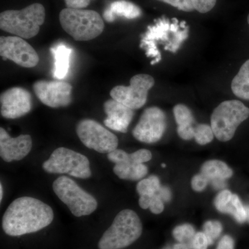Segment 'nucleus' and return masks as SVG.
Segmentation results:
<instances>
[{
	"label": "nucleus",
	"instance_id": "obj_1",
	"mask_svg": "<svg viewBox=\"0 0 249 249\" xmlns=\"http://www.w3.org/2000/svg\"><path fill=\"white\" fill-rule=\"evenodd\" d=\"M53 211L42 201L30 196L15 199L2 218V229L6 235L21 236L39 231L53 222Z\"/></svg>",
	"mask_w": 249,
	"mask_h": 249
},
{
	"label": "nucleus",
	"instance_id": "obj_2",
	"mask_svg": "<svg viewBox=\"0 0 249 249\" xmlns=\"http://www.w3.org/2000/svg\"><path fill=\"white\" fill-rule=\"evenodd\" d=\"M189 30L186 21L179 22L177 18L170 19L162 17L154 25L147 27L141 40L140 47L145 51L147 57L154 58L150 64L156 65L162 58L158 45H163L165 51L176 53L188 39Z\"/></svg>",
	"mask_w": 249,
	"mask_h": 249
},
{
	"label": "nucleus",
	"instance_id": "obj_3",
	"mask_svg": "<svg viewBox=\"0 0 249 249\" xmlns=\"http://www.w3.org/2000/svg\"><path fill=\"white\" fill-rule=\"evenodd\" d=\"M45 16V7L40 3L21 10H7L0 14V28L22 38H32L38 34Z\"/></svg>",
	"mask_w": 249,
	"mask_h": 249
},
{
	"label": "nucleus",
	"instance_id": "obj_4",
	"mask_svg": "<svg viewBox=\"0 0 249 249\" xmlns=\"http://www.w3.org/2000/svg\"><path fill=\"white\" fill-rule=\"evenodd\" d=\"M142 227L138 214L132 210H123L103 233L99 249H122L129 247L142 235Z\"/></svg>",
	"mask_w": 249,
	"mask_h": 249
},
{
	"label": "nucleus",
	"instance_id": "obj_5",
	"mask_svg": "<svg viewBox=\"0 0 249 249\" xmlns=\"http://www.w3.org/2000/svg\"><path fill=\"white\" fill-rule=\"evenodd\" d=\"M60 24L76 41H89L98 37L104 30L101 15L93 10L62 9L59 15Z\"/></svg>",
	"mask_w": 249,
	"mask_h": 249
},
{
	"label": "nucleus",
	"instance_id": "obj_6",
	"mask_svg": "<svg viewBox=\"0 0 249 249\" xmlns=\"http://www.w3.org/2000/svg\"><path fill=\"white\" fill-rule=\"evenodd\" d=\"M249 117V108L238 100L225 101L214 109L211 126L214 137L222 142L231 140L237 127Z\"/></svg>",
	"mask_w": 249,
	"mask_h": 249
},
{
	"label": "nucleus",
	"instance_id": "obj_7",
	"mask_svg": "<svg viewBox=\"0 0 249 249\" xmlns=\"http://www.w3.org/2000/svg\"><path fill=\"white\" fill-rule=\"evenodd\" d=\"M53 190L76 217L89 215L97 209L96 199L71 178L61 176L56 178L53 183Z\"/></svg>",
	"mask_w": 249,
	"mask_h": 249
},
{
	"label": "nucleus",
	"instance_id": "obj_8",
	"mask_svg": "<svg viewBox=\"0 0 249 249\" xmlns=\"http://www.w3.org/2000/svg\"><path fill=\"white\" fill-rule=\"evenodd\" d=\"M42 168L50 174H68L80 178L91 176L89 160L86 156L66 147L55 149L44 162Z\"/></svg>",
	"mask_w": 249,
	"mask_h": 249
},
{
	"label": "nucleus",
	"instance_id": "obj_9",
	"mask_svg": "<svg viewBox=\"0 0 249 249\" xmlns=\"http://www.w3.org/2000/svg\"><path fill=\"white\" fill-rule=\"evenodd\" d=\"M76 133L88 148L102 154H109L117 149L119 139L115 134L92 119H83L76 126Z\"/></svg>",
	"mask_w": 249,
	"mask_h": 249
},
{
	"label": "nucleus",
	"instance_id": "obj_10",
	"mask_svg": "<svg viewBox=\"0 0 249 249\" xmlns=\"http://www.w3.org/2000/svg\"><path fill=\"white\" fill-rule=\"evenodd\" d=\"M153 77L148 74H137L130 79L129 86L114 87L110 91L112 99L130 109H138L145 106L150 89L155 85Z\"/></svg>",
	"mask_w": 249,
	"mask_h": 249
},
{
	"label": "nucleus",
	"instance_id": "obj_11",
	"mask_svg": "<svg viewBox=\"0 0 249 249\" xmlns=\"http://www.w3.org/2000/svg\"><path fill=\"white\" fill-rule=\"evenodd\" d=\"M167 127L164 111L158 107H150L143 111L132 135L139 142L155 143L163 137Z\"/></svg>",
	"mask_w": 249,
	"mask_h": 249
},
{
	"label": "nucleus",
	"instance_id": "obj_12",
	"mask_svg": "<svg viewBox=\"0 0 249 249\" xmlns=\"http://www.w3.org/2000/svg\"><path fill=\"white\" fill-rule=\"evenodd\" d=\"M0 55L4 60H11L24 68L36 67L40 60L34 47L18 36L0 37Z\"/></svg>",
	"mask_w": 249,
	"mask_h": 249
},
{
	"label": "nucleus",
	"instance_id": "obj_13",
	"mask_svg": "<svg viewBox=\"0 0 249 249\" xmlns=\"http://www.w3.org/2000/svg\"><path fill=\"white\" fill-rule=\"evenodd\" d=\"M33 89L41 102L48 107H67L71 102L72 86L67 82L38 80L33 85Z\"/></svg>",
	"mask_w": 249,
	"mask_h": 249
},
{
	"label": "nucleus",
	"instance_id": "obj_14",
	"mask_svg": "<svg viewBox=\"0 0 249 249\" xmlns=\"http://www.w3.org/2000/svg\"><path fill=\"white\" fill-rule=\"evenodd\" d=\"M1 115L5 119H16L26 115L32 108L31 93L22 88H13L0 96Z\"/></svg>",
	"mask_w": 249,
	"mask_h": 249
},
{
	"label": "nucleus",
	"instance_id": "obj_15",
	"mask_svg": "<svg viewBox=\"0 0 249 249\" xmlns=\"http://www.w3.org/2000/svg\"><path fill=\"white\" fill-rule=\"evenodd\" d=\"M31 148L30 135L22 134L13 138L3 127L0 128V156L4 161L22 160L29 155Z\"/></svg>",
	"mask_w": 249,
	"mask_h": 249
},
{
	"label": "nucleus",
	"instance_id": "obj_16",
	"mask_svg": "<svg viewBox=\"0 0 249 249\" xmlns=\"http://www.w3.org/2000/svg\"><path fill=\"white\" fill-rule=\"evenodd\" d=\"M107 159L115 164L113 171L121 179L138 181L148 173L146 165L135 163L131 160L129 154L120 149L107 154Z\"/></svg>",
	"mask_w": 249,
	"mask_h": 249
},
{
	"label": "nucleus",
	"instance_id": "obj_17",
	"mask_svg": "<svg viewBox=\"0 0 249 249\" xmlns=\"http://www.w3.org/2000/svg\"><path fill=\"white\" fill-rule=\"evenodd\" d=\"M107 119L104 124L108 128L126 133L134 116L133 109L126 107L114 99L108 100L103 105Z\"/></svg>",
	"mask_w": 249,
	"mask_h": 249
},
{
	"label": "nucleus",
	"instance_id": "obj_18",
	"mask_svg": "<svg viewBox=\"0 0 249 249\" xmlns=\"http://www.w3.org/2000/svg\"><path fill=\"white\" fill-rule=\"evenodd\" d=\"M142 15V9L137 5L126 0H118L108 6L103 16L107 22H112L118 17L132 19L140 17Z\"/></svg>",
	"mask_w": 249,
	"mask_h": 249
},
{
	"label": "nucleus",
	"instance_id": "obj_19",
	"mask_svg": "<svg viewBox=\"0 0 249 249\" xmlns=\"http://www.w3.org/2000/svg\"><path fill=\"white\" fill-rule=\"evenodd\" d=\"M201 174L209 179V182L231 178L233 172L227 163L219 160H209L205 162L201 168Z\"/></svg>",
	"mask_w": 249,
	"mask_h": 249
},
{
	"label": "nucleus",
	"instance_id": "obj_20",
	"mask_svg": "<svg viewBox=\"0 0 249 249\" xmlns=\"http://www.w3.org/2000/svg\"><path fill=\"white\" fill-rule=\"evenodd\" d=\"M54 57L53 76L56 79L65 78L70 69L71 49L65 45H59L51 49Z\"/></svg>",
	"mask_w": 249,
	"mask_h": 249
},
{
	"label": "nucleus",
	"instance_id": "obj_21",
	"mask_svg": "<svg viewBox=\"0 0 249 249\" xmlns=\"http://www.w3.org/2000/svg\"><path fill=\"white\" fill-rule=\"evenodd\" d=\"M231 90L237 97L249 101V60L242 65L232 79Z\"/></svg>",
	"mask_w": 249,
	"mask_h": 249
},
{
	"label": "nucleus",
	"instance_id": "obj_22",
	"mask_svg": "<svg viewBox=\"0 0 249 249\" xmlns=\"http://www.w3.org/2000/svg\"><path fill=\"white\" fill-rule=\"evenodd\" d=\"M160 178L155 175L148 178H143L137 185V191L139 193V199L146 201L150 204L152 196L160 192Z\"/></svg>",
	"mask_w": 249,
	"mask_h": 249
},
{
	"label": "nucleus",
	"instance_id": "obj_23",
	"mask_svg": "<svg viewBox=\"0 0 249 249\" xmlns=\"http://www.w3.org/2000/svg\"><path fill=\"white\" fill-rule=\"evenodd\" d=\"M223 213L231 214L240 224H243L247 221L246 206H244L239 196L235 194H232L231 200L227 205Z\"/></svg>",
	"mask_w": 249,
	"mask_h": 249
},
{
	"label": "nucleus",
	"instance_id": "obj_24",
	"mask_svg": "<svg viewBox=\"0 0 249 249\" xmlns=\"http://www.w3.org/2000/svg\"><path fill=\"white\" fill-rule=\"evenodd\" d=\"M173 114L178 127L193 125L195 118L191 109L183 104H178L173 108Z\"/></svg>",
	"mask_w": 249,
	"mask_h": 249
},
{
	"label": "nucleus",
	"instance_id": "obj_25",
	"mask_svg": "<svg viewBox=\"0 0 249 249\" xmlns=\"http://www.w3.org/2000/svg\"><path fill=\"white\" fill-rule=\"evenodd\" d=\"M196 234V229L189 224L178 225L173 231V237L180 243L191 244Z\"/></svg>",
	"mask_w": 249,
	"mask_h": 249
},
{
	"label": "nucleus",
	"instance_id": "obj_26",
	"mask_svg": "<svg viewBox=\"0 0 249 249\" xmlns=\"http://www.w3.org/2000/svg\"><path fill=\"white\" fill-rule=\"evenodd\" d=\"M212 127L207 124H198L195 128L194 139L199 145L209 144L214 139Z\"/></svg>",
	"mask_w": 249,
	"mask_h": 249
},
{
	"label": "nucleus",
	"instance_id": "obj_27",
	"mask_svg": "<svg viewBox=\"0 0 249 249\" xmlns=\"http://www.w3.org/2000/svg\"><path fill=\"white\" fill-rule=\"evenodd\" d=\"M222 225L218 221H207L204 224V232L209 240V245H213L214 240L220 236L222 232Z\"/></svg>",
	"mask_w": 249,
	"mask_h": 249
},
{
	"label": "nucleus",
	"instance_id": "obj_28",
	"mask_svg": "<svg viewBox=\"0 0 249 249\" xmlns=\"http://www.w3.org/2000/svg\"><path fill=\"white\" fill-rule=\"evenodd\" d=\"M232 196V193L229 190H223L216 196L214 201V207L219 212H224V209L229 204Z\"/></svg>",
	"mask_w": 249,
	"mask_h": 249
},
{
	"label": "nucleus",
	"instance_id": "obj_29",
	"mask_svg": "<svg viewBox=\"0 0 249 249\" xmlns=\"http://www.w3.org/2000/svg\"><path fill=\"white\" fill-rule=\"evenodd\" d=\"M170 5L179 11L184 12H193L196 11L191 0H157Z\"/></svg>",
	"mask_w": 249,
	"mask_h": 249
},
{
	"label": "nucleus",
	"instance_id": "obj_30",
	"mask_svg": "<svg viewBox=\"0 0 249 249\" xmlns=\"http://www.w3.org/2000/svg\"><path fill=\"white\" fill-rule=\"evenodd\" d=\"M195 10L200 14H206L215 6L217 0H191Z\"/></svg>",
	"mask_w": 249,
	"mask_h": 249
},
{
	"label": "nucleus",
	"instance_id": "obj_31",
	"mask_svg": "<svg viewBox=\"0 0 249 249\" xmlns=\"http://www.w3.org/2000/svg\"><path fill=\"white\" fill-rule=\"evenodd\" d=\"M129 156L131 160L139 164L150 161L152 158V152L146 149H141L133 153L129 154Z\"/></svg>",
	"mask_w": 249,
	"mask_h": 249
},
{
	"label": "nucleus",
	"instance_id": "obj_32",
	"mask_svg": "<svg viewBox=\"0 0 249 249\" xmlns=\"http://www.w3.org/2000/svg\"><path fill=\"white\" fill-rule=\"evenodd\" d=\"M209 181L202 174L195 175L191 180L192 188L196 192H202L206 189Z\"/></svg>",
	"mask_w": 249,
	"mask_h": 249
},
{
	"label": "nucleus",
	"instance_id": "obj_33",
	"mask_svg": "<svg viewBox=\"0 0 249 249\" xmlns=\"http://www.w3.org/2000/svg\"><path fill=\"white\" fill-rule=\"evenodd\" d=\"M191 245L193 249H207L209 246V240L204 232H196Z\"/></svg>",
	"mask_w": 249,
	"mask_h": 249
},
{
	"label": "nucleus",
	"instance_id": "obj_34",
	"mask_svg": "<svg viewBox=\"0 0 249 249\" xmlns=\"http://www.w3.org/2000/svg\"><path fill=\"white\" fill-rule=\"evenodd\" d=\"M149 209L152 213L156 214L163 212L164 210V201L161 199L159 193L152 196Z\"/></svg>",
	"mask_w": 249,
	"mask_h": 249
},
{
	"label": "nucleus",
	"instance_id": "obj_35",
	"mask_svg": "<svg viewBox=\"0 0 249 249\" xmlns=\"http://www.w3.org/2000/svg\"><path fill=\"white\" fill-rule=\"evenodd\" d=\"M195 128H196V127H193V125L187 126V127H178V135L183 140H192V139H194Z\"/></svg>",
	"mask_w": 249,
	"mask_h": 249
},
{
	"label": "nucleus",
	"instance_id": "obj_36",
	"mask_svg": "<svg viewBox=\"0 0 249 249\" xmlns=\"http://www.w3.org/2000/svg\"><path fill=\"white\" fill-rule=\"evenodd\" d=\"M67 8L83 9L89 6L91 0H64Z\"/></svg>",
	"mask_w": 249,
	"mask_h": 249
},
{
	"label": "nucleus",
	"instance_id": "obj_37",
	"mask_svg": "<svg viewBox=\"0 0 249 249\" xmlns=\"http://www.w3.org/2000/svg\"><path fill=\"white\" fill-rule=\"evenodd\" d=\"M216 249H235V242L230 235L223 236Z\"/></svg>",
	"mask_w": 249,
	"mask_h": 249
},
{
	"label": "nucleus",
	"instance_id": "obj_38",
	"mask_svg": "<svg viewBox=\"0 0 249 249\" xmlns=\"http://www.w3.org/2000/svg\"><path fill=\"white\" fill-rule=\"evenodd\" d=\"M159 194L164 202L170 200L171 193H170L169 188H166V187H161L159 192Z\"/></svg>",
	"mask_w": 249,
	"mask_h": 249
},
{
	"label": "nucleus",
	"instance_id": "obj_39",
	"mask_svg": "<svg viewBox=\"0 0 249 249\" xmlns=\"http://www.w3.org/2000/svg\"><path fill=\"white\" fill-rule=\"evenodd\" d=\"M173 249H193L191 244L180 243L174 245Z\"/></svg>",
	"mask_w": 249,
	"mask_h": 249
},
{
	"label": "nucleus",
	"instance_id": "obj_40",
	"mask_svg": "<svg viewBox=\"0 0 249 249\" xmlns=\"http://www.w3.org/2000/svg\"><path fill=\"white\" fill-rule=\"evenodd\" d=\"M3 198V186L2 184H0V201L2 200Z\"/></svg>",
	"mask_w": 249,
	"mask_h": 249
},
{
	"label": "nucleus",
	"instance_id": "obj_41",
	"mask_svg": "<svg viewBox=\"0 0 249 249\" xmlns=\"http://www.w3.org/2000/svg\"><path fill=\"white\" fill-rule=\"evenodd\" d=\"M246 211H247V222L249 223V206H246Z\"/></svg>",
	"mask_w": 249,
	"mask_h": 249
},
{
	"label": "nucleus",
	"instance_id": "obj_42",
	"mask_svg": "<svg viewBox=\"0 0 249 249\" xmlns=\"http://www.w3.org/2000/svg\"><path fill=\"white\" fill-rule=\"evenodd\" d=\"M247 21H248V24H249V14L248 16V18H247Z\"/></svg>",
	"mask_w": 249,
	"mask_h": 249
},
{
	"label": "nucleus",
	"instance_id": "obj_43",
	"mask_svg": "<svg viewBox=\"0 0 249 249\" xmlns=\"http://www.w3.org/2000/svg\"><path fill=\"white\" fill-rule=\"evenodd\" d=\"M162 167H163V168H165V164H162Z\"/></svg>",
	"mask_w": 249,
	"mask_h": 249
}]
</instances>
